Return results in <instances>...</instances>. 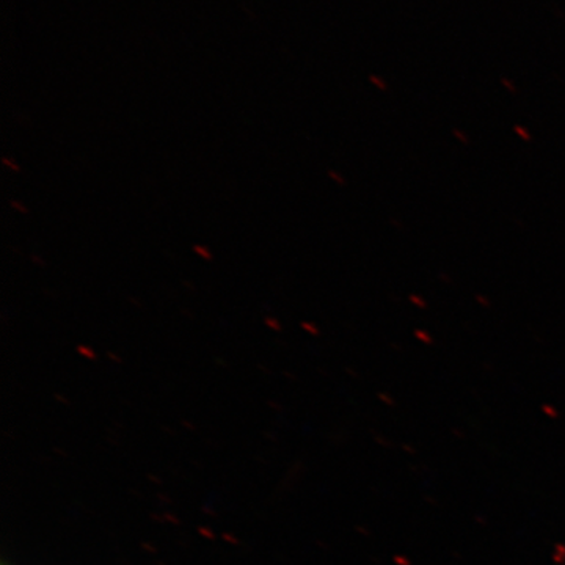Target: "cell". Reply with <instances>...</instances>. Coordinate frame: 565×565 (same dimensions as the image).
<instances>
[{"instance_id":"cell-1","label":"cell","mask_w":565,"mask_h":565,"mask_svg":"<svg viewBox=\"0 0 565 565\" xmlns=\"http://www.w3.org/2000/svg\"><path fill=\"white\" fill-rule=\"evenodd\" d=\"M195 250L199 252L200 255L206 256V258H211L210 253H204V252H206V250H204V248L196 247Z\"/></svg>"}]
</instances>
